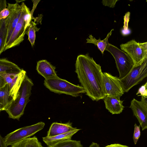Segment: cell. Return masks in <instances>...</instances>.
<instances>
[{"label": "cell", "instance_id": "cell-7", "mask_svg": "<svg viewBox=\"0 0 147 147\" xmlns=\"http://www.w3.org/2000/svg\"><path fill=\"white\" fill-rule=\"evenodd\" d=\"M147 76V59L140 65L132 68L123 78L120 79L124 92H127Z\"/></svg>", "mask_w": 147, "mask_h": 147}, {"label": "cell", "instance_id": "cell-1", "mask_svg": "<svg viewBox=\"0 0 147 147\" xmlns=\"http://www.w3.org/2000/svg\"><path fill=\"white\" fill-rule=\"evenodd\" d=\"M75 66V72L86 94L93 101L103 99L106 96L101 66L87 54L78 55Z\"/></svg>", "mask_w": 147, "mask_h": 147}, {"label": "cell", "instance_id": "cell-3", "mask_svg": "<svg viewBox=\"0 0 147 147\" xmlns=\"http://www.w3.org/2000/svg\"><path fill=\"white\" fill-rule=\"evenodd\" d=\"M44 84L51 91L59 94H63L77 97L85 93L84 89L81 86L74 84L58 77L45 79Z\"/></svg>", "mask_w": 147, "mask_h": 147}, {"label": "cell", "instance_id": "cell-21", "mask_svg": "<svg viewBox=\"0 0 147 147\" xmlns=\"http://www.w3.org/2000/svg\"><path fill=\"white\" fill-rule=\"evenodd\" d=\"M7 35V27L5 19L0 20V55L4 51Z\"/></svg>", "mask_w": 147, "mask_h": 147}, {"label": "cell", "instance_id": "cell-15", "mask_svg": "<svg viewBox=\"0 0 147 147\" xmlns=\"http://www.w3.org/2000/svg\"><path fill=\"white\" fill-rule=\"evenodd\" d=\"M103 99L106 108L112 114H118L122 112L124 107L123 101L108 96Z\"/></svg>", "mask_w": 147, "mask_h": 147}, {"label": "cell", "instance_id": "cell-36", "mask_svg": "<svg viewBox=\"0 0 147 147\" xmlns=\"http://www.w3.org/2000/svg\"><path fill=\"white\" fill-rule=\"evenodd\" d=\"M1 111H2V109H1V106L0 105V113Z\"/></svg>", "mask_w": 147, "mask_h": 147}, {"label": "cell", "instance_id": "cell-20", "mask_svg": "<svg viewBox=\"0 0 147 147\" xmlns=\"http://www.w3.org/2000/svg\"><path fill=\"white\" fill-rule=\"evenodd\" d=\"M10 147H44L35 136L26 138L12 145Z\"/></svg>", "mask_w": 147, "mask_h": 147}, {"label": "cell", "instance_id": "cell-11", "mask_svg": "<svg viewBox=\"0 0 147 147\" xmlns=\"http://www.w3.org/2000/svg\"><path fill=\"white\" fill-rule=\"evenodd\" d=\"M26 74L25 71L22 69L20 72L15 74H0L9 86V95L15 100L18 91Z\"/></svg>", "mask_w": 147, "mask_h": 147}, {"label": "cell", "instance_id": "cell-22", "mask_svg": "<svg viewBox=\"0 0 147 147\" xmlns=\"http://www.w3.org/2000/svg\"><path fill=\"white\" fill-rule=\"evenodd\" d=\"M40 29L37 27L36 24L32 21L30 26L26 29V34L28 36V40L32 47L34 45L36 38V32H38Z\"/></svg>", "mask_w": 147, "mask_h": 147}, {"label": "cell", "instance_id": "cell-29", "mask_svg": "<svg viewBox=\"0 0 147 147\" xmlns=\"http://www.w3.org/2000/svg\"><path fill=\"white\" fill-rule=\"evenodd\" d=\"M7 7L6 1L0 0V12Z\"/></svg>", "mask_w": 147, "mask_h": 147}, {"label": "cell", "instance_id": "cell-30", "mask_svg": "<svg viewBox=\"0 0 147 147\" xmlns=\"http://www.w3.org/2000/svg\"><path fill=\"white\" fill-rule=\"evenodd\" d=\"M105 147H129L127 146L119 144H112L106 146Z\"/></svg>", "mask_w": 147, "mask_h": 147}, {"label": "cell", "instance_id": "cell-10", "mask_svg": "<svg viewBox=\"0 0 147 147\" xmlns=\"http://www.w3.org/2000/svg\"><path fill=\"white\" fill-rule=\"evenodd\" d=\"M129 107L138 120L142 131L147 128V100L141 97V101L134 98L131 102Z\"/></svg>", "mask_w": 147, "mask_h": 147}, {"label": "cell", "instance_id": "cell-19", "mask_svg": "<svg viewBox=\"0 0 147 147\" xmlns=\"http://www.w3.org/2000/svg\"><path fill=\"white\" fill-rule=\"evenodd\" d=\"M114 29H112L107 34L106 38L102 40H101L100 38L97 40L94 37L92 34L89 35L88 38L86 39V43H92L96 45L98 49L103 54L106 47L109 43L108 40L111 36L112 31Z\"/></svg>", "mask_w": 147, "mask_h": 147}, {"label": "cell", "instance_id": "cell-32", "mask_svg": "<svg viewBox=\"0 0 147 147\" xmlns=\"http://www.w3.org/2000/svg\"><path fill=\"white\" fill-rule=\"evenodd\" d=\"M5 144L4 138H3L0 135V147H7Z\"/></svg>", "mask_w": 147, "mask_h": 147}, {"label": "cell", "instance_id": "cell-34", "mask_svg": "<svg viewBox=\"0 0 147 147\" xmlns=\"http://www.w3.org/2000/svg\"><path fill=\"white\" fill-rule=\"evenodd\" d=\"M89 147H100L99 145L97 143L92 142Z\"/></svg>", "mask_w": 147, "mask_h": 147}, {"label": "cell", "instance_id": "cell-35", "mask_svg": "<svg viewBox=\"0 0 147 147\" xmlns=\"http://www.w3.org/2000/svg\"><path fill=\"white\" fill-rule=\"evenodd\" d=\"M16 3H20V2L23 1H18V0H16Z\"/></svg>", "mask_w": 147, "mask_h": 147}, {"label": "cell", "instance_id": "cell-13", "mask_svg": "<svg viewBox=\"0 0 147 147\" xmlns=\"http://www.w3.org/2000/svg\"><path fill=\"white\" fill-rule=\"evenodd\" d=\"M56 67L46 60L38 61L36 70L38 73L42 76L45 79L57 77L55 71Z\"/></svg>", "mask_w": 147, "mask_h": 147}, {"label": "cell", "instance_id": "cell-26", "mask_svg": "<svg viewBox=\"0 0 147 147\" xmlns=\"http://www.w3.org/2000/svg\"><path fill=\"white\" fill-rule=\"evenodd\" d=\"M10 12V7L7 5L6 8L3 9L0 12V20L6 19L9 15Z\"/></svg>", "mask_w": 147, "mask_h": 147}, {"label": "cell", "instance_id": "cell-25", "mask_svg": "<svg viewBox=\"0 0 147 147\" xmlns=\"http://www.w3.org/2000/svg\"><path fill=\"white\" fill-rule=\"evenodd\" d=\"M140 94L141 96L145 98H147V82L142 86L138 89L136 94Z\"/></svg>", "mask_w": 147, "mask_h": 147}, {"label": "cell", "instance_id": "cell-16", "mask_svg": "<svg viewBox=\"0 0 147 147\" xmlns=\"http://www.w3.org/2000/svg\"><path fill=\"white\" fill-rule=\"evenodd\" d=\"M81 129H77L75 130L55 136H46L42 138V140L48 146H51L58 143L71 140L73 135Z\"/></svg>", "mask_w": 147, "mask_h": 147}, {"label": "cell", "instance_id": "cell-6", "mask_svg": "<svg viewBox=\"0 0 147 147\" xmlns=\"http://www.w3.org/2000/svg\"><path fill=\"white\" fill-rule=\"evenodd\" d=\"M45 125L44 122L41 121L33 125L16 129L5 137V143L7 146H11L24 139L33 136L42 129Z\"/></svg>", "mask_w": 147, "mask_h": 147}, {"label": "cell", "instance_id": "cell-9", "mask_svg": "<svg viewBox=\"0 0 147 147\" xmlns=\"http://www.w3.org/2000/svg\"><path fill=\"white\" fill-rule=\"evenodd\" d=\"M102 78L106 96L120 100L124 92L119 78L109 73L102 72Z\"/></svg>", "mask_w": 147, "mask_h": 147}, {"label": "cell", "instance_id": "cell-2", "mask_svg": "<svg viewBox=\"0 0 147 147\" xmlns=\"http://www.w3.org/2000/svg\"><path fill=\"white\" fill-rule=\"evenodd\" d=\"M33 85L32 80L26 74L15 99L5 111L8 114L9 118L19 120L23 115L25 108L30 101L29 97L31 94V90Z\"/></svg>", "mask_w": 147, "mask_h": 147}, {"label": "cell", "instance_id": "cell-14", "mask_svg": "<svg viewBox=\"0 0 147 147\" xmlns=\"http://www.w3.org/2000/svg\"><path fill=\"white\" fill-rule=\"evenodd\" d=\"M73 127L72 123L69 121L65 123L54 122L51 125L47 132V136L51 137L64 134L77 129Z\"/></svg>", "mask_w": 147, "mask_h": 147}, {"label": "cell", "instance_id": "cell-18", "mask_svg": "<svg viewBox=\"0 0 147 147\" xmlns=\"http://www.w3.org/2000/svg\"><path fill=\"white\" fill-rule=\"evenodd\" d=\"M13 100V98L9 95L8 84L0 87V105L2 110L5 111Z\"/></svg>", "mask_w": 147, "mask_h": 147}, {"label": "cell", "instance_id": "cell-27", "mask_svg": "<svg viewBox=\"0 0 147 147\" xmlns=\"http://www.w3.org/2000/svg\"><path fill=\"white\" fill-rule=\"evenodd\" d=\"M119 0H103L102 1V4L105 6H107L113 8L115 6L116 3Z\"/></svg>", "mask_w": 147, "mask_h": 147}, {"label": "cell", "instance_id": "cell-24", "mask_svg": "<svg viewBox=\"0 0 147 147\" xmlns=\"http://www.w3.org/2000/svg\"><path fill=\"white\" fill-rule=\"evenodd\" d=\"M134 133L133 136V140L135 145L136 144L140 136V125L138 126L136 124H134Z\"/></svg>", "mask_w": 147, "mask_h": 147}, {"label": "cell", "instance_id": "cell-23", "mask_svg": "<svg viewBox=\"0 0 147 147\" xmlns=\"http://www.w3.org/2000/svg\"><path fill=\"white\" fill-rule=\"evenodd\" d=\"M49 147H83L80 141L67 140L58 143Z\"/></svg>", "mask_w": 147, "mask_h": 147}, {"label": "cell", "instance_id": "cell-5", "mask_svg": "<svg viewBox=\"0 0 147 147\" xmlns=\"http://www.w3.org/2000/svg\"><path fill=\"white\" fill-rule=\"evenodd\" d=\"M121 49L126 52L134 63V67L141 65L147 59V42L140 43L132 40L120 45Z\"/></svg>", "mask_w": 147, "mask_h": 147}, {"label": "cell", "instance_id": "cell-12", "mask_svg": "<svg viewBox=\"0 0 147 147\" xmlns=\"http://www.w3.org/2000/svg\"><path fill=\"white\" fill-rule=\"evenodd\" d=\"M11 10V12L5 19L7 27V35L6 43L8 42L11 34L17 24L21 16L22 6L16 3L14 4L7 3Z\"/></svg>", "mask_w": 147, "mask_h": 147}, {"label": "cell", "instance_id": "cell-17", "mask_svg": "<svg viewBox=\"0 0 147 147\" xmlns=\"http://www.w3.org/2000/svg\"><path fill=\"white\" fill-rule=\"evenodd\" d=\"M22 70L17 65L7 59H0V74H17Z\"/></svg>", "mask_w": 147, "mask_h": 147}, {"label": "cell", "instance_id": "cell-33", "mask_svg": "<svg viewBox=\"0 0 147 147\" xmlns=\"http://www.w3.org/2000/svg\"><path fill=\"white\" fill-rule=\"evenodd\" d=\"M6 84L3 78L0 76V87L3 86Z\"/></svg>", "mask_w": 147, "mask_h": 147}, {"label": "cell", "instance_id": "cell-28", "mask_svg": "<svg viewBox=\"0 0 147 147\" xmlns=\"http://www.w3.org/2000/svg\"><path fill=\"white\" fill-rule=\"evenodd\" d=\"M130 13L129 12H127L124 16V26L123 29L126 30L128 29V23L129 21Z\"/></svg>", "mask_w": 147, "mask_h": 147}, {"label": "cell", "instance_id": "cell-8", "mask_svg": "<svg viewBox=\"0 0 147 147\" xmlns=\"http://www.w3.org/2000/svg\"><path fill=\"white\" fill-rule=\"evenodd\" d=\"M21 5L22 9L21 16L10 38L5 45L4 51L19 45L24 40L26 30L24 20V16L26 6L23 2L22 3Z\"/></svg>", "mask_w": 147, "mask_h": 147}, {"label": "cell", "instance_id": "cell-4", "mask_svg": "<svg viewBox=\"0 0 147 147\" xmlns=\"http://www.w3.org/2000/svg\"><path fill=\"white\" fill-rule=\"evenodd\" d=\"M105 50L110 52L114 58L119 73V78L121 79L123 78L129 73L134 66L132 59L126 53L109 43Z\"/></svg>", "mask_w": 147, "mask_h": 147}, {"label": "cell", "instance_id": "cell-31", "mask_svg": "<svg viewBox=\"0 0 147 147\" xmlns=\"http://www.w3.org/2000/svg\"><path fill=\"white\" fill-rule=\"evenodd\" d=\"M122 34L123 36H126L130 34L131 32V31L129 28L126 30H124L122 29L121 30Z\"/></svg>", "mask_w": 147, "mask_h": 147}]
</instances>
